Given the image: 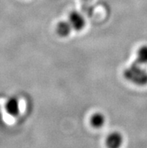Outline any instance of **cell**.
I'll return each instance as SVG.
<instances>
[{"mask_svg":"<svg viewBox=\"0 0 147 148\" xmlns=\"http://www.w3.org/2000/svg\"><path fill=\"white\" fill-rule=\"evenodd\" d=\"M124 77L133 84L139 86L147 85V70L136 61L128 66L124 71Z\"/></svg>","mask_w":147,"mask_h":148,"instance_id":"1","label":"cell"},{"mask_svg":"<svg viewBox=\"0 0 147 148\" xmlns=\"http://www.w3.org/2000/svg\"><path fill=\"white\" fill-rule=\"evenodd\" d=\"M71 27L75 31H81L86 26V20L83 14L78 11H71L68 19Z\"/></svg>","mask_w":147,"mask_h":148,"instance_id":"2","label":"cell"},{"mask_svg":"<svg viewBox=\"0 0 147 148\" xmlns=\"http://www.w3.org/2000/svg\"><path fill=\"white\" fill-rule=\"evenodd\" d=\"M124 143V137L121 132L114 131L107 136L105 144L107 148H121Z\"/></svg>","mask_w":147,"mask_h":148,"instance_id":"3","label":"cell"},{"mask_svg":"<svg viewBox=\"0 0 147 148\" xmlns=\"http://www.w3.org/2000/svg\"><path fill=\"white\" fill-rule=\"evenodd\" d=\"M6 112L11 116H17L21 111L20 101L16 97L9 98L5 105Z\"/></svg>","mask_w":147,"mask_h":148,"instance_id":"4","label":"cell"},{"mask_svg":"<svg viewBox=\"0 0 147 148\" xmlns=\"http://www.w3.org/2000/svg\"><path fill=\"white\" fill-rule=\"evenodd\" d=\"M71 27L68 21H61L58 23L56 27V33L61 37H67L72 32Z\"/></svg>","mask_w":147,"mask_h":148,"instance_id":"5","label":"cell"},{"mask_svg":"<svg viewBox=\"0 0 147 148\" xmlns=\"http://www.w3.org/2000/svg\"><path fill=\"white\" fill-rule=\"evenodd\" d=\"M91 126L95 129H101L105 125L106 117L102 113L96 112L92 115L90 120Z\"/></svg>","mask_w":147,"mask_h":148,"instance_id":"6","label":"cell"},{"mask_svg":"<svg viewBox=\"0 0 147 148\" xmlns=\"http://www.w3.org/2000/svg\"><path fill=\"white\" fill-rule=\"evenodd\" d=\"M136 62L143 66L147 65V45H142L137 51Z\"/></svg>","mask_w":147,"mask_h":148,"instance_id":"7","label":"cell"}]
</instances>
